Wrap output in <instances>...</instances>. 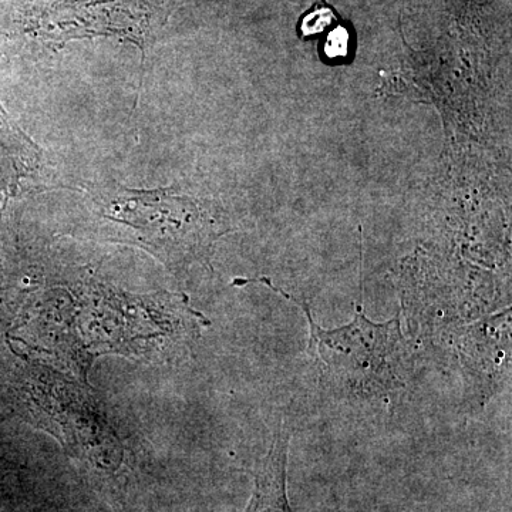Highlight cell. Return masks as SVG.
Instances as JSON below:
<instances>
[{"label": "cell", "instance_id": "6da1fadb", "mask_svg": "<svg viewBox=\"0 0 512 512\" xmlns=\"http://www.w3.org/2000/svg\"><path fill=\"white\" fill-rule=\"evenodd\" d=\"M262 282L299 306L309 323V353L318 369L320 382L330 392L348 399L372 400L393 396L404 387L402 379L404 340L400 319L375 323L367 319L362 306L355 318L336 329L320 328L311 309L268 278L241 279L235 284Z\"/></svg>", "mask_w": 512, "mask_h": 512}, {"label": "cell", "instance_id": "7a4b0ae2", "mask_svg": "<svg viewBox=\"0 0 512 512\" xmlns=\"http://www.w3.org/2000/svg\"><path fill=\"white\" fill-rule=\"evenodd\" d=\"M99 202L106 220L128 229L130 241L170 266L210 261L215 241L228 231L210 204L173 188L117 187L101 195Z\"/></svg>", "mask_w": 512, "mask_h": 512}, {"label": "cell", "instance_id": "3957f363", "mask_svg": "<svg viewBox=\"0 0 512 512\" xmlns=\"http://www.w3.org/2000/svg\"><path fill=\"white\" fill-rule=\"evenodd\" d=\"M42 150L0 106V208L25 190V181L36 180Z\"/></svg>", "mask_w": 512, "mask_h": 512}, {"label": "cell", "instance_id": "277c9868", "mask_svg": "<svg viewBox=\"0 0 512 512\" xmlns=\"http://www.w3.org/2000/svg\"><path fill=\"white\" fill-rule=\"evenodd\" d=\"M291 430L276 427L266 456L254 471V491L244 512H293L288 498V453Z\"/></svg>", "mask_w": 512, "mask_h": 512}, {"label": "cell", "instance_id": "5b68a950", "mask_svg": "<svg viewBox=\"0 0 512 512\" xmlns=\"http://www.w3.org/2000/svg\"><path fill=\"white\" fill-rule=\"evenodd\" d=\"M339 22L340 18L336 10L322 0L299 20L298 33L301 39H312V37L326 35Z\"/></svg>", "mask_w": 512, "mask_h": 512}, {"label": "cell", "instance_id": "8992f818", "mask_svg": "<svg viewBox=\"0 0 512 512\" xmlns=\"http://www.w3.org/2000/svg\"><path fill=\"white\" fill-rule=\"evenodd\" d=\"M355 50L353 42V32L340 20L335 28L326 33V39L323 40L322 53L326 60L330 62H346L348 57Z\"/></svg>", "mask_w": 512, "mask_h": 512}]
</instances>
